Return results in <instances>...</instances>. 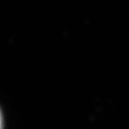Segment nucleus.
Listing matches in <instances>:
<instances>
[{
    "label": "nucleus",
    "instance_id": "f257e3e1",
    "mask_svg": "<svg viewBox=\"0 0 129 129\" xmlns=\"http://www.w3.org/2000/svg\"><path fill=\"white\" fill-rule=\"evenodd\" d=\"M3 114L2 113H1V129H3Z\"/></svg>",
    "mask_w": 129,
    "mask_h": 129
}]
</instances>
